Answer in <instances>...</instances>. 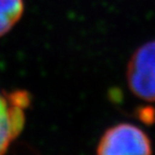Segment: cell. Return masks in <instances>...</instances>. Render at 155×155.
I'll return each mask as SVG.
<instances>
[{
	"instance_id": "277c9868",
	"label": "cell",
	"mask_w": 155,
	"mask_h": 155,
	"mask_svg": "<svg viewBox=\"0 0 155 155\" xmlns=\"http://www.w3.org/2000/svg\"><path fill=\"white\" fill-rule=\"evenodd\" d=\"M24 11L23 0H0V37L9 32Z\"/></svg>"
},
{
	"instance_id": "7a4b0ae2",
	"label": "cell",
	"mask_w": 155,
	"mask_h": 155,
	"mask_svg": "<svg viewBox=\"0 0 155 155\" xmlns=\"http://www.w3.org/2000/svg\"><path fill=\"white\" fill-rule=\"evenodd\" d=\"M127 81L134 95L147 101H155V41L143 44L131 56Z\"/></svg>"
},
{
	"instance_id": "6da1fadb",
	"label": "cell",
	"mask_w": 155,
	"mask_h": 155,
	"mask_svg": "<svg viewBox=\"0 0 155 155\" xmlns=\"http://www.w3.org/2000/svg\"><path fill=\"white\" fill-rule=\"evenodd\" d=\"M97 153L101 155L151 154L148 135L133 124L122 123L109 128L100 139Z\"/></svg>"
},
{
	"instance_id": "3957f363",
	"label": "cell",
	"mask_w": 155,
	"mask_h": 155,
	"mask_svg": "<svg viewBox=\"0 0 155 155\" xmlns=\"http://www.w3.org/2000/svg\"><path fill=\"white\" fill-rule=\"evenodd\" d=\"M29 104V95L23 91L5 93L0 91V154L22 131L25 124V110Z\"/></svg>"
}]
</instances>
